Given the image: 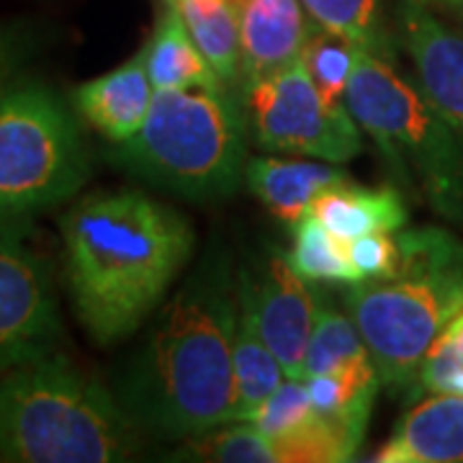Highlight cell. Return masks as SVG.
<instances>
[{"instance_id":"obj_5","label":"cell","mask_w":463,"mask_h":463,"mask_svg":"<svg viewBox=\"0 0 463 463\" xmlns=\"http://www.w3.org/2000/svg\"><path fill=\"white\" fill-rule=\"evenodd\" d=\"M345 103L399 188L425 201L448 224L463 227V139L420 80L404 75L392 57L358 47Z\"/></svg>"},{"instance_id":"obj_4","label":"cell","mask_w":463,"mask_h":463,"mask_svg":"<svg viewBox=\"0 0 463 463\" xmlns=\"http://www.w3.org/2000/svg\"><path fill=\"white\" fill-rule=\"evenodd\" d=\"M139 432L118 397L57 350L0 373L3 461H127Z\"/></svg>"},{"instance_id":"obj_1","label":"cell","mask_w":463,"mask_h":463,"mask_svg":"<svg viewBox=\"0 0 463 463\" xmlns=\"http://www.w3.org/2000/svg\"><path fill=\"white\" fill-rule=\"evenodd\" d=\"M240 283L212 252L157 312L124 371L118 402L142 432L191 438L234 420V327Z\"/></svg>"},{"instance_id":"obj_30","label":"cell","mask_w":463,"mask_h":463,"mask_svg":"<svg viewBox=\"0 0 463 463\" xmlns=\"http://www.w3.org/2000/svg\"><path fill=\"white\" fill-rule=\"evenodd\" d=\"M232 3H237V5H242V3H245V0H232Z\"/></svg>"},{"instance_id":"obj_3","label":"cell","mask_w":463,"mask_h":463,"mask_svg":"<svg viewBox=\"0 0 463 463\" xmlns=\"http://www.w3.org/2000/svg\"><path fill=\"white\" fill-rule=\"evenodd\" d=\"M392 273L347 286V315L358 325L381 386L417 394V373L432 343L463 309V240L446 227H404Z\"/></svg>"},{"instance_id":"obj_22","label":"cell","mask_w":463,"mask_h":463,"mask_svg":"<svg viewBox=\"0 0 463 463\" xmlns=\"http://www.w3.org/2000/svg\"><path fill=\"white\" fill-rule=\"evenodd\" d=\"M309 21L353 42L361 50L381 57H394L383 26L381 0H301Z\"/></svg>"},{"instance_id":"obj_8","label":"cell","mask_w":463,"mask_h":463,"mask_svg":"<svg viewBox=\"0 0 463 463\" xmlns=\"http://www.w3.org/2000/svg\"><path fill=\"white\" fill-rule=\"evenodd\" d=\"M250 132L258 147L307 155L343 165L361 155L364 137L345 100L327 99L304 60L242 88Z\"/></svg>"},{"instance_id":"obj_11","label":"cell","mask_w":463,"mask_h":463,"mask_svg":"<svg viewBox=\"0 0 463 463\" xmlns=\"http://www.w3.org/2000/svg\"><path fill=\"white\" fill-rule=\"evenodd\" d=\"M397 39L422 90L463 139V33L443 24L425 0H399Z\"/></svg>"},{"instance_id":"obj_18","label":"cell","mask_w":463,"mask_h":463,"mask_svg":"<svg viewBox=\"0 0 463 463\" xmlns=\"http://www.w3.org/2000/svg\"><path fill=\"white\" fill-rule=\"evenodd\" d=\"M234 420L232 422H250L263 402L286 379L276 353L268 347L263 332L258 327L250 307L240 298V315L234 327Z\"/></svg>"},{"instance_id":"obj_16","label":"cell","mask_w":463,"mask_h":463,"mask_svg":"<svg viewBox=\"0 0 463 463\" xmlns=\"http://www.w3.org/2000/svg\"><path fill=\"white\" fill-rule=\"evenodd\" d=\"M347 175L332 163H304L279 157H250L245 165L248 188L265 209L283 224H297L309 212L312 201L327 185L345 181Z\"/></svg>"},{"instance_id":"obj_25","label":"cell","mask_w":463,"mask_h":463,"mask_svg":"<svg viewBox=\"0 0 463 463\" xmlns=\"http://www.w3.org/2000/svg\"><path fill=\"white\" fill-rule=\"evenodd\" d=\"M315 414L307 381L286 376L279 383V389L265 399L263 407L258 410V414L250 422L265 435L279 438V435H288V432L304 428Z\"/></svg>"},{"instance_id":"obj_23","label":"cell","mask_w":463,"mask_h":463,"mask_svg":"<svg viewBox=\"0 0 463 463\" xmlns=\"http://www.w3.org/2000/svg\"><path fill=\"white\" fill-rule=\"evenodd\" d=\"M178 458L214 463H281L279 448L270 435L260 432L252 422H237L230 428L191 435L178 450Z\"/></svg>"},{"instance_id":"obj_10","label":"cell","mask_w":463,"mask_h":463,"mask_svg":"<svg viewBox=\"0 0 463 463\" xmlns=\"http://www.w3.org/2000/svg\"><path fill=\"white\" fill-rule=\"evenodd\" d=\"M307 283L288 255L276 250L268 252L255 273L242 270L240 276V298L250 307L265 343L291 379H304L307 347L317 319V301Z\"/></svg>"},{"instance_id":"obj_20","label":"cell","mask_w":463,"mask_h":463,"mask_svg":"<svg viewBox=\"0 0 463 463\" xmlns=\"http://www.w3.org/2000/svg\"><path fill=\"white\" fill-rule=\"evenodd\" d=\"M371 368H376V364L353 317L335 309L330 304L317 307L315 330L307 347L304 379L315 373L345 376V373H361Z\"/></svg>"},{"instance_id":"obj_24","label":"cell","mask_w":463,"mask_h":463,"mask_svg":"<svg viewBox=\"0 0 463 463\" xmlns=\"http://www.w3.org/2000/svg\"><path fill=\"white\" fill-rule=\"evenodd\" d=\"M355 52L358 47L353 42L312 24L301 60L309 70L312 80L319 85V90L327 99L345 100L347 83H350V75L355 67Z\"/></svg>"},{"instance_id":"obj_14","label":"cell","mask_w":463,"mask_h":463,"mask_svg":"<svg viewBox=\"0 0 463 463\" xmlns=\"http://www.w3.org/2000/svg\"><path fill=\"white\" fill-rule=\"evenodd\" d=\"M379 463H463V394H428L394 425Z\"/></svg>"},{"instance_id":"obj_7","label":"cell","mask_w":463,"mask_h":463,"mask_svg":"<svg viewBox=\"0 0 463 463\" xmlns=\"http://www.w3.org/2000/svg\"><path fill=\"white\" fill-rule=\"evenodd\" d=\"M90 163L78 118L42 83L0 85V219H29L70 201Z\"/></svg>"},{"instance_id":"obj_29","label":"cell","mask_w":463,"mask_h":463,"mask_svg":"<svg viewBox=\"0 0 463 463\" xmlns=\"http://www.w3.org/2000/svg\"><path fill=\"white\" fill-rule=\"evenodd\" d=\"M425 3H443L448 8H463V0H425Z\"/></svg>"},{"instance_id":"obj_21","label":"cell","mask_w":463,"mask_h":463,"mask_svg":"<svg viewBox=\"0 0 463 463\" xmlns=\"http://www.w3.org/2000/svg\"><path fill=\"white\" fill-rule=\"evenodd\" d=\"M288 260L297 273L309 283H335L355 286L364 283L358 268L350 260L345 240L332 234L315 214H307L294 224V248Z\"/></svg>"},{"instance_id":"obj_17","label":"cell","mask_w":463,"mask_h":463,"mask_svg":"<svg viewBox=\"0 0 463 463\" xmlns=\"http://www.w3.org/2000/svg\"><path fill=\"white\" fill-rule=\"evenodd\" d=\"M142 50L155 90L224 85L170 3H165V11L160 14L152 36Z\"/></svg>"},{"instance_id":"obj_9","label":"cell","mask_w":463,"mask_h":463,"mask_svg":"<svg viewBox=\"0 0 463 463\" xmlns=\"http://www.w3.org/2000/svg\"><path fill=\"white\" fill-rule=\"evenodd\" d=\"M21 227L0 219V373L52 353L62 332L50 265Z\"/></svg>"},{"instance_id":"obj_2","label":"cell","mask_w":463,"mask_h":463,"mask_svg":"<svg viewBox=\"0 0 463 463\" xmlns=\"http://www.w3.org/2000/svg\"><path fill=\"white\" fill-rule=\"evenodd\" d=\"M62 252L80 325L114 345L160 307L194 252V227L142 191H96L62 219Z\"/></svg>"},{"instance_id":"obj_27","label":"cell","mask_w":463,"mask_h":463,"mask_svg":"<svg viewBox=\"0 0 463 463\" xmlns=\"http://www.w3.org/2000/svg\"><path fill=\"white\" fill-rule=\"evenodd\" d=\"M399 232H371L347 242L350 260L358 268L361 279H381L394 270L399 260Z\"/></svg>"},{"instance_id":"obj_13","label":"cell","mask_w":463,"mask_h":463,"mask_svg":"<svg viewBox=\"0 0 463 463\" xmlns=\"http://www.w3.org/2000/svg\"><path fill=\"white\" fill-rule=\"evenodd\" d=\"M152 99L155 85L149 80L145 50H139L124 65L80 85L72 103L103 139L121 145L142 129Z\"/></svg>"},{"instance_id":"obj_6","label":"cell","mask_w":463,"mask_h":463,"mask_svg":"<svg viewBox=\"0 0 463 463\" xmlns=\"http://www.w3.org/2000/svg\"><path fill=\"white\" fill-rule=\"evenodd\" d=\"M248 124L230 85L155 90L142 129L116 145L114 160L183 199H224L245 175Z\"/></svg>"},{"instance_id":"obj_28","label":"cell","mask_w":463,"mask_h":463,"mask_svg":"<svg viewBox=\"0 0 463 463\" xmlns=\"http://www.w3.org/2000/svg\"><path fill=\"white\" fill-rule=\"evenodd\" d=\"M32 52V36L16 24H0V85L16 78Z\"/></svg>"},{"instance_id":"obj_15","label":"cell","mask_w":463,"mask_h":463,"mask_svg":"<svg viewBox=\"0 0 463 463\" xmlns=\"http://www.w3.org/2000/svg\"><path fill=\"white\" fill-rule=\"evenodd\" d=\"M309 214H315L332 234L345 242L371 232H402L410 222L402 188H368L347 178L319 191L309 206Z\"/></svg>"},{"instance_id":"obj_12","label":"cell","mask_w":463,"mask_h":463,"mask_svg":"<svg viewBox=\"0 0 463 463\" xmlns=\"http://www.w3.org/2000/svg\"><path fill=\"white\" fill-rule=\"evenodd\" d=\"M307 36L301 0H245L240 5V85L248 88L297 62Z\"/></svg>"},{"instance_id":"obj_19","label":"cell","mask_w":463,"mask_h":463,"mask_svg":"<svg viewBox=\"0 0 463 463\" xmlns=\"http://www.w3.org/2000/svg\"><path fill=\"white\" fill-rule=\"evenodd\" d=\"M183 18L224 85H240V5L232 0H165Z\"/></svg>"},{"instance_id":"obj_26","label":"cell","mask_w":463,"mask_h":463,"mask_svg":"<svg viewBox=\"0 0 463 463\" xmlns=\"http://www.w3.org/2000/svg\"><path fill=\"white\" fill-rule=\"evenodd\" d=\"M456 368H463V309L450 319V325L428 350L417 373V392L435 394L438 383Z\"/></svg>"}]
</instances>
